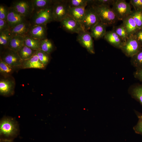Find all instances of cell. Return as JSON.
Returning a JSON list of instances; mask_svg holds the SVG:
<instances>
[{
    "instance_id": "13",
    "label": "cell",
    "mask_w": 142,
    "mask_h": 142,
    "mask_svg": "<svg viewBox=\"0 0 142 142\" xmlns=\"http://www.w3.org/2000/svg\"><path fill=\"white\" fill-rule=\"evenodd\" d=\"M46 25V24L32 25L27 35L40 40L47 38Z\"/></svg>"
},
{
    "instance_id": "14",
    "label": "cell",
    "mask_w": 142,
    "mask_h": 142,
    "mask_svg": "<svg viewBox=\"0 0 142 142\" xmlns=\"http://www.w3.org/2000/svg\"><path fill=\"white\" fill-rule=\"evenodd\" d=\"M32 26L29 21L27 20L10 29L9 30L13 36L24 37L28 34Z\"/></svg>"
},
{
    "instance_id": "34",
    "label": "cell",
    "mask_w": 142,
    "mask_h": 142,
    "mask_svg": "<svg viewBox=\"0 0 142 142\" xmlns=\"http://www.w3.org/2000/svg\"><path fill=\"white\" fill-rule=\"evenodd\" d=\"M114 0H90L88 4H92L97 5H112Z\"/></svg>"
},
{
    "instance_id": "35",
    "label": "cell",
    "mask_w": 142,
    "mask_h": 142,
    "mask_svg": "<svg viewBox=\"0 0 142 142\" xmlns=\"http://www.w3.org/2000/svg\"><path fill=\"white\" fill-rule=\"evenodd\" d=\"M137 113L139 120L136 125L134 127L133 129L136 133L142 135V116L139 113Z\"/></svg>"
},
{
    "instance_id": "31",
    "label": "cell",
    "mask_w": 142,
    "mask_h": 142,
    "mask_svg": "<svg viewBox=\"0 0 142 142\" xmlns=\"http://www.w3.org/2000/svg\"><path fill=\"white\" fill-rule=\"evenodd\" d=\"M114 31L121 39L124 43L128 38V36L124 26L122 23L120 25L115 27L113 29Z\"/></svg>"
},
{
    "instance_id": "27",
    "label": "cell",
    "mask_w": 142,
    "mask_h": 142,
    "mask_svg": "<svg viewBox=\"0 0 142 142\" xmlns=\"http://www.w3.org/2000/svg\"><path fill=\"white\" fill-rule=\"evenodd\" d=\"M130 94L132 97L138 101L142 106V84L136 85L132 88Z\"/></svg>"
},
{
    "instance_id": "1",
    "label": "cell",
    "mask_w": 142,
    "mask_h": 142,
    "mask_svg": "<svg viewBox=\"0 0 142 142\" xmlns=\"http://www.w3.org/2000/svg\"><path fill=\"white\" fill-rule=\"evenodd\" d=\"M90 4L94 7L100 22L107 26L114 24L118 20L110 6Z\"/></svg>"
},
{
    "instance_id": "23",
    "label": "cell",
    "mask_w": 142,
    "mask_h": 142,
    "mask_svg": "<svg viewBox=\"0 0 142 142\" xmlns=\"http://www.w3.org/2000/svg\"><path fill=\"white\" fill-rule=\"evenodd\" d=\"M40 42V40L28 35L24 37V45L35 50L39 49Z\"/></svg>"
},
{
    "instance_id": "6",
    "label": "cell",
    "mask_w": 142,
    "mask_h": 142,
    "mask_svg": "<svg viewBox=\"0 0 142 142\" xmlns=\"http://www.w3.org/2000/svg\"><path fill=\"white\" fill-rule=\"evenodd\" d=\"M17 129L16 125L11 119L5 118L1 121L0 124V134L1 136L5 138L4 140L11 141L10 138L16 135Z\"/></svg>"
},
{
    "instance_id": "25",
    "label": "cell",
    "mask_w": 142,
    "mask_h": 142,
    "mask_svg": "<svg viewBox=\"0 0 142 142\" xmlns=\"http://www.w3.org/2000/svg\"><path fill=\"white\" fill-rule=\"evenodd\" d=\"M54 48V44L50 39L46 38L40 40L39 49L50 54Z\"/></svg>"
},
{
    "instance_id": "2",
    "label": "cell",
    "mask_w": 142,
    "mask_h": 142,
    "mask_svg": "<svg viewBox=\"0 0 142 142\" xmlns=\"http://www.w3.org/2000/svg\"><path fill=\"white\" fill-rule=\"evenodd\" d=\"M29 20L32 25L46 24L54 21L52 7L47 8L34 11Z\"/></svg>"
},
{
    "instance_id": "29",
    "label": "cell",
    "mask_w": 142,
    "mask_h": 142,
    "mask_svg": "<svg viewBox=\"0 0 142 142\" xmlns=\"http://www.w3.org/2000/svg\"><path fill=\"white\" fill-rule=\"evenodd\" d=\"M131 58V64L136 69L142 67V49Z\"/></svg>"
},
{
    "instance_id": "11",
    "label": "cell",
    "mask_w": 142,
    "mask_h": 142,
    "mask_svg": "<svg viewBox=\"0 0 142 142\" xmlns=\"http://www.w3.org/2000/svg\"><path fill=\"white\" fill-rule=\"evenodd\" d=\"M93 38L90 32L84 30L78 34L77 41L89 53L93 54L95 52Z\"/></svg>"
},
{
    "instance_id": "7",
    "label": "cell",
    "mask_w": 142,
    "mask_h": 142,
    "mask_svg": "<svg viewBox=\"0 0 142 142\" xmlns=\"http://www.w3.org/2000/svg\"><path fill=\"white\" fill-rule=\"evenodd\" d=\"M142 49L141 45L133 35L128 38L120 49L126 56L131 58Z\"/></svg>"
},
{
    "instance_id": "41",
    "label": "cell",
    "mask_w": 142,
    "mask_h": 142,
    "mask_svg": "<svg viewBox=\"0 0 142 142\" xmlns=\"http://www.w3.org/2000/svg\"><path fill=\"white\" fill-rule=\"evenodd\" d=\"M0 142H12V141L1 140Z\"/></svg>"
},
{
    "instance_id": "18",
    "label": "cell",
    "mask_w": 142,
    "mask_h": 142,
    "mask_svg": "<svg viewBox=\"0 0 142 142\" xmlns=\"http://www.w3.org/2000/svg\"><path fill=\"white\" fill-rule=\"evenodd\" d=\"M122 21V24L126 30L128 37L133 35L139 29L130 15L125 17Z\"/></svg>"
},
{
    "instance_id": "16",
    "label": "cell",
    "mask_w": 142,
    "mask_h": 142,
    "mask_svg": "<svg viewBox=\"0 0 142 142\" xmlns=\"http://www.w3.org/2000/svg\"><path fill=\"white\" fill-rule=\"evenodd\" d=\"M14 82L12 79L7 78L1 79L0 94L4 96L11 94L14 91Z\"/></svg>"
},
{
    "instance_id": "38",
    "label": "cell",
    "mask_w": 142,
    "mask_h": 142,
    "mask_svg": "<svg viewBox=\"0 0 142 142\" xmlns=\"http://www.w3.org/2000/svg\"><path fill=\"white\" fill-rule=\"evenodd\" d=\"M9 29L7 21L0 19V32Z\"/></svg>"
},
{
    "instance_id": "26",
    "label": "cell",
    "mask_w": 142,
    "mask_h": 142,
    "mask_svg": "<svg viewBox=\"0 0 142 142\" xmlns=\"http://www.w3.org/2000/svg\"><path fill=\"white\" fill-rule=\"evenodd\" d=\"M36 51L24 45L17 52L22 59L24 61L32 57Z\"/></svg>"
},
{
    "instance_id": "22",
    "label": "cell",
    "mask_w": 142,
    "mask_h": 142,
    "mask_svg": "<svg viewBox=\"0 0 142 142\" xmlns=\"http://www.w3.org/2000/svg\"><path fill=\"white\" fill-rule=\"evenodd\" d=\"M34 11L50 8L52 6L54 0H31Z\"/></svg>"
},
{
    "instance_id": "17",
    "label": "cell",
    "mask_w": 142,
    "mask_h": 142,
    "mask_svg": "<svg viewBox=\"0 0 142 142\" xmlns=\"http://www.w3.org/2000/svg\"><path fill=\"white\" fill-rule=\"evenodd\" d=\"M104 39L114 47L120 49L123 42L113 29L106 32L104 36Z\"/></svg>"
},
{
    "instance_id": "37",
    "label": "cell",
    "mask_w": 142,
    "mask_h": 142,
    "mask_svg": "<svg viewBox=\"0 0 142 142\" xmlns=\"http://www.w3.org/2000/svg\"><path fill=\"white\" fill-rule=\"evenodd\" d=\"M130 2L134 8V10L142 9V0H131Z\"/></svg>"
},
{
    "instance_id": "19",
    "label": "cell",
    "mask_w": 142,
    "mask_h": 142,
    "mask_svg": "<svg viewBox=\"0 0 142 142\" xmlns=\"http://www.w3.org/2000/svg\"><path fill=\"white\" fill-rule=\"evenodd\" d=\"M86 7H69L68 9V15L80 22L84 19Z\"/></svg>"
},
{
    "instance_id": "21",
    "label": "cell",
    "mask_w": 142,
    "mask_h": 142,
    "mask_svg": "<svg viewBox=\"0 0 142 142\" xmlns=\"http://www.w3.org/2000/svg\"><path fill=\"white\" fill-rule=\"evenodd\" d=\"M24 45V37L14 36L9 42L8 47L14 51L18 52Z\"/></svg>"
},
{
    "instance_id": "33",
    "label": "cell",
    "mask_w": 142,
    "mask_h": 142,
    "mask_svg": "<svg viewBox=\"0 0 142 142\" xmlns=\"http://www.w3.org/2000/svg\"><path fill=\"white\" fill-rule=\"evenodd\" d=\"M36 53L38 56L40 61L46 66L50 61V54L40 49L36 50Z\"/></svg>"
},
{
    "instance_id": "30",
    "label": "cell",
    "mask_w": 142,
    "mask_h": 142,
    "mask_svg": "<svg viewBox=\"0 0 142 142\" xmlns=\"http://www.w3.org/2000/svg\"><path fill=\"white\" fill-rule=\"evenodd\" d=\"M133 18L138 27L142 29V9L132 11L130 15Z\"/></svg>"
},
{
    "instance_id": "5",
    "label": "cell",
    "mask_w": 142,
    "mask_h": 142,
    "mask_svg": "<svg viewBox=\"0 0 142 142\" xmlns=\"http://www.w3.org/2000/svg\"><path fill=\"white\" fill-rule=\"evenodd\" d=\"M2 49L1 52L0 59L15 68L18 67L21 68L23 60L18 52L8 47Z\"/></svg>"
},
{
    "instance_id": "15",
    "label": "cell",
    "mask_w": 142,
    "mask_h": 142,
    "mask_svg": "<svg viewBox=\"0 0 142 142\" xmlns=\"http://www.w3.org/2000/svg\"><path fill=\"white\" fill-rule=\"evenodd\" d=\"M45 66L39 60L35 53L29 59L23 61L21 67L22 69L35 68L43 69Z\"/></svg>"
},
{
    "instance_id": "9",
    "label": "cell",
    "mask_w": 142,
    "mask_h": 142,
    "mask_svg": "<svg viewBox=\"0 0 142 142\" xmlns=\"http://www.w3.org/2000/svg\"><path fill=\"white\" fill-rule=\"evenodd\" d=\"M10 7L27 18H30L34 11L31 0L14 1Z\"/></svg>"
},
{
    "instance_id": "40",
    "label": "cell",
    "mask_w": 142,
    "mask_h": 142,
    "mask_svg": "<svg viewBox=\"0 0 142 142\" xmlns=\"http://www.w3.org/2000/svg\"><path fill=\"white\" fill-rule=\"evenodd\" d=\"M134 76L135 78L142 82V67L136 69Z\"/></svg>"
},
{
    "instance_id": "3",
    "label": "cell",
    "mask_w": 142,
    "mask_h": 142,
    "mask_svg": "<svg viewBox=\"0 0 142 142\" xmlns=\"http://www.w3.org/2000/svg\"><path fill=\"white\" fill-rule=\"evenodd\" d=\"M100 22L95 9L92 4L86 7L84 17L80 22L85 31H89L96 24Z\"/></svg>"
},
{
    "instance_id": "32",
    "label": "cell",
    "mask_w": 142,
    "mask_h": 142,
    "mask_svg": "<svg viewBox=\"0 0 142 142\" xmlns=\"http://www.w3.org/2000/svg\"><path fill=\"white\" fill-rule=\"evenodd\" d=\"M89 0H69L67 2L69 7H86L88 4Z\"/></svg>"
},
{
    "instance_id": "4",
    "label": "cell",
    "mask_w": 142,
    "mask_h": 142,
    "mask_svg": "<svg viewBox=\"0 0 142 142\" xmlns=\"http://www.w3.org/2000/svg\"><path fill=\"white\" fill-rule=\"evenodd\" d=\"M52 8L54 21L60 22L68 16L67 0H54Z\"/></svg>"
},
{
    "instance_id": "24",
    "label": "cell",
    "mask_w": 142,
    "mask_h": 142,
    "mask_svg": "<svg viewBox=\"0 0 142 142\" xmlns=\"http://www.w3.org/2000/svg\"><path fill=\"white\" fill-rule=\"evenodd\" d=\"M12 37L9 29L0 32V45L2 48L8 47Z\"/></svg>"
},
{
    "instance_id": "20",
    "label": "cell",
    "mask_w": 142,
    "mask_h": 142,
    "mask_svg": "<svg viewBox=\"0 0 142 142\" xmlns=\"http://www.w3.org/2000/svg\"><path fill=\"white\" fill-rule=\"evenodd\" d=\"M107 26L100 22L90 30V33L95 39H98L104 37L106 32Z\"/></svg>"
},
{
    "instance_id": "12",
    "label": "cell",
    "mask_w": 142,
    "mask_h": 142,
    "mask_svg": "<svg viewBox=\"0 0 142 142\" xmlns=\"http://www.w3.org/2000/svg\"><path fill=\"white\" fill-rule=\"evenodd\" d=\"M27 19L12 7H8L7 21L9 29L26 21Z\"/></svg>"
},
{
    "instance_id": "39",
    "label": "cell",
    "mask_w": 142,
    "mask_h": 142,
    "mask_svg": "<svg viewBox=\"0 0 142 142\" xmlns=\"http://www.w3.org/2000/svg\"><path fill=\"white\" fill-rule=\"evenodd\" d=\"M142 47V29H138L133 35Z\"/></svg>"
},
{
    "instance_id": "42",
    "label": "cell",
    "mask_w": 142,
    "mask_h": 142,
    "mask_svg": "<svg viewBox=\"0 0 142 142\" xmlns=\"http://www.w3.org/2000/svg\"><path fill=\"white\" fill-rule=\"evenodd\" d=\"M141 116H142V114H139Z\"/></svg>"
},
{
    "instance_id": "8",
    "label": "cell",
    "mask_w": 142,
    "mask_h": 142,
    "mask_svg": "<svg viewBox=\"0 0 142 142\" xmlns=\"http://www.w3.org/2000/svg\"><path fill=\"white\" fill-rule=\"evenodd\" d=\"M112 9L118 20H122L132 12L130 3L124 0H115Z\"/></svg>"
},
{
    "instance_id": "28",
    "label": "cell",
    "mask_w": 142,
    "mask_h": 142,
    "mask_svg": "<svg viewBox=\"0 0 142 142\" xmlns=\"http://www.w3.org/2000/svg\"><path fill=\"white\" fill-rule=\"evenodd\" d=\"M15 69L0 59V72L1 74L5 76H9Z\"/></svg>"
},
{
    "instance_id": "10",
    "label": "cell",
    "mask_w": 142,
    "mask_h": 142,
    "mask_svg": "<svg viewBox=\"0 0 142 142\" xmlns=\"http://www.w3.org/2000/svg\"><path fill=\"white\" fill-rule=\"evenodd\" d=\"M60 22L62 28L70 33L78 34L84 30L80 22L75 20L68 15Z\"/></svg>"
},
{
    "instance_id": "36",
    "label": "cell",
    "mask_w": 142,
    "mask_h": 142,
    "mask_svg": "<svg viewBox=\"0 0 142 142\" xmlns=\"http://www.w3.org/2000/svg\"><path fill=\"white\" fill-rule=\"evenodd\" d=\"M8 7L5 5L0 4V19L7 21V17L8 12Z\"/></svg>"
}]
</instances>
